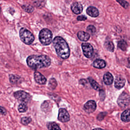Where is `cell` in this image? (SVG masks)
I'll use <instances>...</instances> for the list:
<instances>
[{
	"instance_id": "30",
	"label": "cell",
	"mask_w": 130,
	"mask_h": 130,
	"mask_svg": "<svg viewBox=\"0 0 130 130\" xmlns=\"http://www.w3.org/2000/svg\"><path fill=\"white\" fill-rule=\"evenodd\" d=\"M77 20L79 21H85L87 19V18L86 17L83 15L78 16L77 18Z\"/></svg>"
},
{
	"instance_id": "11",
	"label": "cell",
	"mask_w": 130,
	"mask_h": 130,
	"mask_svg": "<svg viewBox=\"0 0 130 130\" xmlns=\"http://www.w3.org/2000/svg\"><path fill=\"white\" fill-rule=\"evenodd\" d=\"M125 83L124 78L121 76H117L115 80V86L116 89H120L124 87Z\"/></svg>"
},
{
	"instance_id": "6",
	"label": "cell",
	"mask_w": 130,
	"mask_h": 130,
	"mask_svg": "<svg viewBox=\"0 0 130 130\" xmlns=\"http://www.w3.org/2000/svg\"><path fill=\"white\" fill-rule=\"evenodd\" d=\"M118 104L121 108L124 109L130 104V96L127 93L123 92L118 98Z\"/></svg>"
},
{
	"instance_id": "25",
	"label": "cell",
	"mask_w": 130,
	"mask_h": 130,
	"mask_svg": "<svg viewBox=\"0 0 130 130\" xmlns=\"http://www.w3.org/2000/svg\"><path fill=\"white\" fill-rule=\"evenodd\" d=\"M21 123L24 125H28L31 122L32 119L29 117H24L21 119Z\"/></svg>"
},
{
	"instance_id": "22",
	"label": "cell",
	"mask_w": 130,
	"mask_h": 130,
	"mask_svg": "<svg viewBox=\"0 0 130 130\" xmlns=\"http://www.w3.org/2000/svg\"><path fill=\"white\" fill-rule=\"evenodd\" d=\"M118 46L122 51H125L127 49V44L124 40H122L118 42Z\"/></svg>"
},
{
	"instance_id": "9",
	"label": "cell",
	"mask_w": 130,
	"mask_h": 130,
	"mask_svg": "<svg viewBox=\"0 0 130 130\" xmlns=\"http://www.w3.org/2000/svg\"><path fill=\"white\" fill-rule=\"evenodd\" d=\"M96 103L93 100L88 101L84 106V111L88 113L93 112L96 109Z\"/></svg>"
},
{
	"instance_id": "4",
	"label": "cell",
	"mask_w": 130,
	"mask_h": 130,
	"mask_svg": "<svg viewBox=\"0 0 130 130\" xmlns=\"http://www.w3.org/2000/svg\"><path fill=\"white\" fill-rule=\"evenodd\" d=\"M20 37L21 41L26 44L31 45L35 40L33 34L25 28H22L20 30Z\"/></svg>"
},
{
	"instance_id": "18",
	"label": "cell",
	"mask_w": 130,
	"mask_h": 130,
	"mask_svg": "<svg viewBox=\"0 0 130 130\" xmlns=\"http://www.w3.org/2000/svg\"><path fill=\"white\" fill-rule=\"evenodd\" d=\"M89 81L90 83L91 84L92 87L95 90L99 91L100 90V86L99 85V84L94 79L91 78V77H89L88 78Z\"/></svg>"
},
{
	"instance_id": "21",
	"label": "cell",
	"mask_w": 130,
	"mask_h": 130,
	"mask_svg": "<svg viewBox=\"0 0 130 130\" xmlns=\"http://www.w3.org/2000/svg\"><path fill=\"white\" fill-rule=\"evenodd\" d=\"M105 46L106 49L109 51L111 52H113L114 51L115 47L113 43L112 42L110 41L106 42H105Z\"/></svg>"
},
{
	"instance_id": "2",
	"label": "cell",
	"mask_w": 130,
	"mask_h": 130,
	"mask_svg": "<svg viewBox=\"0 0 130 130\" xmlns=\"http://www.w3.org/2000/svg\"><path fill=\"white\" fill-rule=\"evenodd\" d=\"M53 45L57 54L61 58L67 59L70 55V49L66 41L61 37L57 36L54 39Z\"/></svg>"
},
{
	"instance_id": "28",
	"label": "cell",
	"mask_w": 130,
	"mask_h": 130,
	"mask_svg": "<svg viewBox=\"0 0 130 130\" xmlns=\"http://www.w3.org/2000/svg\"><path fill=\"white\" fill-rule=\"evenodd\" d=\"M87 31L89 33L94 34L96 32V28L93 26L89 25L87 27Z\"/></svg>"
},
{
	"instance_id": "26",
	"label": "cell",
	"mask_w": 130,
	"mask_h": 130,
	"mask_svg": "<svg viewBox=\"0 0 130 130\" xmlns=\"http://www.w3.org/2000/svg\"><path fill=\"white\" fill-rule=\"evenodd\" d=\"M49 87L52 89H54L57 86V83L56 80L54 78H52L49 80Z\"/></svg>"
},
{
	"instance_id": "19",
	"label": "cell",
	"mask_w": 130,
	"mask_h": 130,
	"mask_svg": "<svg viewBox=\"0 0 130 130\" xmlns=\"http://www.w3.org/2000/svg\"><path fill=\"white\" fill-rule=\"evenodd\" d=\"M47 127L49 130H61L57 124L55 122H49L47 124Z\"/></svg>"
},
{
	"instance_id": "17",
	"label": "cell",
	"mask_w": 130,
	"mask_h": 130,
	"mask_svg": "<svg viewBox=\"0 0 130 130\" xmlns=\"http://www.w3.org/2000/svg\"><path fill=\"white\" fill-rule=\"evenodd\" d=\"M122 121L124 122H127L130 121V109H126L124 111L121 116Z\"/></svg>"
},
{
	"instance_id": "16",
	"label": "cell",
	"mask_w": 130,
	"mask_h": 130,
	"mask_svg": "<svg viewBox=\"0 0 130 130\" xmlns=\"http://www.w3.org/2000/svg\"><path fill=\"white\" fill-rule=\"evenodd\" d=\"M77 37L80 41H87L89 39L90 36L87 32L83 31H80L77 33Z\"/></svg>"
},
{
	"instance_id": "1",
	"label": "cell",
	"mask_w": 130,
	"mask_h": 130,
	"mask_svg": "<svg viewBox=\"0 0 130 130\" xmlns=\"http://www.w3.org/2000/svg\"><path fill=\"white\" fill-rule=\"evenodd\" d=\"M28 66L32 70L47 68L51 64V61L49 57L46 55H32L26 59Z\"/></svg>"
},
{
	"instance_id": "8",
	"label": "cell",
	"mask_w": 130,
	"mask_h": 130,
	"mask_svg": "<svg viewBox=\"0 0 130 130\" xmlns=\"http://www.w3.org/2000/svg\"><path fill=\"white\" fill-rule=\"evenodd\" d=\"M58 119L62 122H66L70 120V116L68 111L64 108H60L59 110Z\"/></svg>"
},
{
	"instance_id": "14",
	"label": "cell",
	"mask_w": 130,
	"mask_h": 130,
	"mask_svg": "<svg viewBox=\"0 0 130 130\" xmlns=\"http://www.w3.org/2000/svg\"><path fill=\"white\" fill-rule=\"evenodd\" d=\"M93 66L95 68L102 69L105 67L106 63L105 61L102 59H96L93 61Z\"/></svg>"
},
{
	"instance_id": "12",
	"label": "cell",
	"mask_w": 130,
	"mask_h": 130,
	"mask_svg": "<svg viewBox=\"0 0 130 130\" xmlns=\"http://www.w3.org/2000/svg\"><path fill=\"white\" fill-rule=\"evenodd\" d=\"M71 9L74 13L78 15L83 12V7L80 3L76 2L73 4L71 6Z\"/></svg>"
},
{
	"instance_id": "32",
	"label": "cell",
	"mask_w": 130,
	"mask_h": 130,
	"mask_svg": "<svg viewBox=\"0 0 130 130\" xmlns=\"http://www.w3.org/2000/svg\"><path fill=\"white\" fill-rule=\"evenodd\" d=\"M80 83L81 84H83V85H85L86 83V80L83 79L80 80Z\"/></svg>"
},
{
	"instance_id": "29",
	"label": "cell",
	"mask_w": 130,
	"mask_h": 130,
	"mask_svg": "<svg viewBox=\"0 0 130 130\" xmlns=\"http://www.w3.org/2000/svg\"><path fill=\"white\" fill-rule=\"evenodd\" d=\"M106 116V112H100L99 115L97 116V119L98 120H99V121H102L104 118V117Z\"/></svg>"
},
{
	"instance_id": "15",
	"label": "cell",
	"mask_w": 130,
	"mask_h": 130,
	"mask_svg": "<svg viewBox=\"0 0 130 130\" xmlns=\"http://www.w3.org/2000/svg\"><path fill=\"white\" fill-rule=\"evenodd\" d=\"M114 78L111 74L107 72L103 76V81L106 85H110L113 83Z\"/></svg>"
},
{
	"instance_id": "31",
	"label": "cell",
	"mask_w": 130,
	"mask_h": 130,
	"mask_svg": "<svg viewBox=\"0 0 130 130\" xmlns=\"http://www.w3.org/2000/svg\"><path fill=\"white\" fill-rule=\"evenodd\" d=\"M0 113L4 115H6L7 111L4 107L0 106Z\"/></svg>"
},
{
	"instance_id": "5",
	"label": "cell",
	"mask_w": 130,
	"mask_h": 130,
	"mask_svg": "<svg viewBox=\"0 0 130 130\" xmlns=\"http://www.w3.org/2000/svg\"><path fill=\"white\" fill-rule=\"evenodd\" d=\"M14 96L16 99L21 102L26 104L29 102L31 99L30 94L23 90H19L15 92Z\"/></svg>"
},
{
	"instance_id": "13",
	"label": "cell",
	"mask_w": 130,
	"mask_h": 130,
	"mask_svg": "<svg viewBox=\"0 0 130 130\" xmlns=\"http://www.w3.org/2000/svg\"><path fill=\"white\" fill-rule=\"evenodd\" d=\"M87 13L90 16L92 17H97L99 15V10L94 7L90 6L86 10Z\"/></svg>"
},
{
	"instance_id": "10",
	"label": "cell",
	"mask_w": 130,
	"mask_h": 130,
	"mask_svg": "<svg viewBox=\"0 0 130 130\" xmlns=\"http://www.w3.org/2000/svg\"><path fill=\"white\" fill-rule=\"evenodd\" d=\"M34 79L36 82L40 85H44L47 82V79L44 75L38 71L34 73Z\"/></svg>"
},
{
	"instance_id": "24",
	"label": "cell",
	"mask_w": 130,
	"mask_h": 130,
	"mask_svg": "<svg viewBox=\"0 0 130 130\" xmlns=\"http://www.w3.org/2000/svg\"><path fill=\"white\" fill-rule=\"evenodd\" d=\"M22 8L26 12L28 13H31L34 10V7L29 5H23L22 6Z\"/></svg>"
},
{
	"instance_id": "23",
	"label": "cell",
	"mask_w": 130,
	"mask_h": 130,
	"mask_svg": "<svg viewBox=\"0 0 130 130\" xmlns=\"http://www.w3.org/2000/svg\"><path fill=\"white\" fill-rule=\"evenodd\" d=\"M28 107L26 103H22L18 106V110L20 112H24L28 110Z\"/></svg>"
},
{
	"instance_id": "20",
	"label": "cell",
	"mask_w": 130,
	"mask_h": 130,
	"mask_svg": "<svg viewBox=\"0 0 130 130\" xmlns=\"http://www.w3.org/2000/svg\"><path fill=\"white\" fill-rule=\"evenodd\" d=\"M9 80L11 83L12 84H16L19 81L20 78L19 76H16L14 74L9 75Z\"/></svg>"
},
{
	"instance_id": "3",
	"label": "cell",
	"mask_w": 130,
	"mask_h": 130,
	"mask_svg": "<svg viewBox=\"0 0 130 130\" xmlns=\"http://www.w3.org/2000/svg\"><path fill=\"white\" fill-rule=\"evenodd\" d=\"M52 32L47 28L43 29L40 31L39 35V41L44 45H48L51 43L52 40Z\"/></svg>"
},
{
	"instance_id": "27",
	"label": "cell",
	"mask_w": 130,
	"mask_h": 130,
	"mask_svg": "<svg viewBox=\"0 0 130 130\" xmlns=\"http://www.w3.org/2000/svg\"><path fill=\"white\" fill-rule=\"evenodd\" d=\"M116 1L125 9H127L129 7V4L125 0H116Z\"/></svg>"
},
{
	"instance_id": "7",
	"label": "cell",
	"mask_w": 130,
	"mask_h": 130,
	"mask_svg": "<svg viewBox=\"0 0 130 130\" xmlns=\"http://www.w3.org/2000/svg\"><path fill=\"white\" fill-rule=\"evenodd\" d=\"M81 46L84 56L87 58H91L93 52V47L92 45L89 43H83Z\"/></svg>"
},
{
	"instance_id": "33",
	"label": "cell",
	"mask_w": 130,
	"mask_h": 130,
	"mask_svg": "<svg viewBox=\"0 0 130 130\" xmlns=\"http://www.w3.org/2000/svg\"><path fill=\"white\" fill-rule=\"evenodd\" d=\"M1 7H0V13H1Z\"/></svg>"
}]
</instances>
